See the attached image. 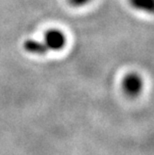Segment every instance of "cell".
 Masks as SVG:
<instances>
[{
  "instance_id": "cell-1",
  "label": "cell",
  "mask_w": 154,
  "mask_h": 155,
  "mask_svg": "<svg viewBox=\"0 0 154 155\" xmlns=\"http://www.w3.org/2000/svg\"><path fill=\"white\" fill-rule=\"evenodd\" d=\"M43 42L47 46L48 50L60 51L66 46L67 38L63 31L57 28H51L45 32Z\"/></svg>"
},
{
  "instance_id": "cell-2",
  "label": "cell",
  "mask_w": 154,
  "mask_h": 155,
  "mask_svg": "<svg viewBox=\"0 0 154 155\" xmlns=\"http://www.w3.org/2000/svg\"><path fill=\"white\" fill-rule=\"evenodd\" d=\"M122 86L124 92L130 97H136L143 89V80L136 72H130L123 79Z\"/></svg>"
},
{
  "instance_id": "cell-3",
  "label": "cell",
  "mask_w": 154,
  "mask_h": 155,
  "mask_svg": "<svg viewBox=\"0 0 154 155\" xmlns=\"http://www.w3.org/2000/svg\"><path fill=\"white\" fill-rule=\"evenodd\" d=\"M23 48L26 52L34 55H45L49 51L44 42L36 39H26L23 42Z\"/></svg>"
},
{
  "instance_id": "cell-4",
  "label": "cell",
  "mask_w": 154,
  "mask_h": 155,
  "mask_svg": "<svg viewBox=\"0 0 154 155\" xmlns=\"http://www.w3.org/2000/svg\"><path fill=\"white\" fill-rule=\"evenodd\" d=\"M131 7L136 10L151 14L154 8V0H128Z\"/></svg>"
},
{
  "instance_id": "cell-5",
  "label": "cell",
  "mask_w": 154,
  "mask_h": 155,
  "mask_svg": "<svg viewBox=\"0 0 154 155\" xmlns=\"http://www.w3.org/2000/svg\"><path fill=\"white\" fill-rule=\"evenodd\" d=\"M92 0H68L69 4L74 7H82V6L87 5L88 3H90Z\"/></svg>"
}]
</instances>
